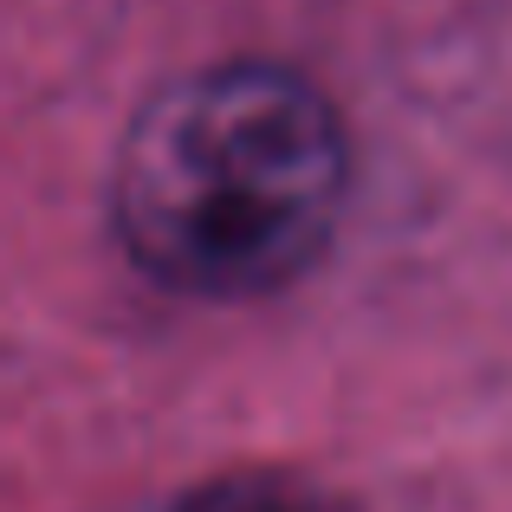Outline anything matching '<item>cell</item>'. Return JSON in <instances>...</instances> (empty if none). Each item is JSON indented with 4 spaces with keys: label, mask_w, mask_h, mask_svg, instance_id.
Here are the masks:
<instances>
[{
    "label": "cell",
    "mask_w": 512,
    "mask_h": 512,
    "mask_svg": "<svg viewBox=\"0 0 512 512\" xmlns=\"http://www.w3.org/2000/svg\"><path fill=\"white\" fill-rule=\"evenodd\" d=\"M169 512H357V506L305 467H227V474L195 480Z\"/></svg>",
    "instance_id": "obj_2"
},
{
    "label": "cell",
    "mask_w": 512,
    "mask_h": 512,
    "mask_svg": "<svg viewBox=\"0 0 512 512\" xmlns=\"http://www.w3.org/2000/svg\"><path fill=\"white\" fill-rule=\"evenodd\" d=\"M104 208L150 286L195 305L273 299L344 227V111L286 59L188 65L130 111Z\"/></svg>",
    "instance_id": "obj_1"
}]
</instances>
